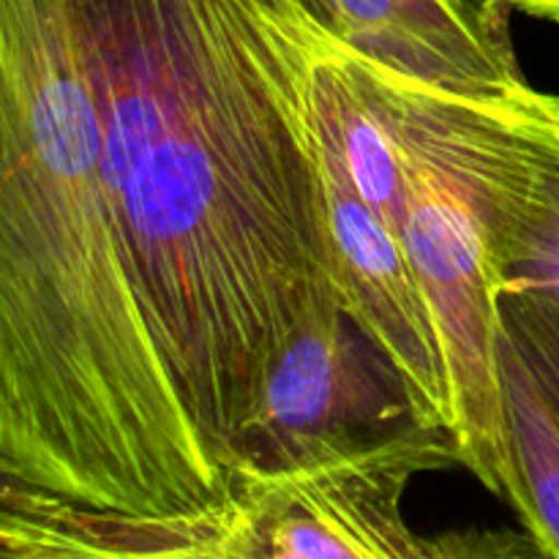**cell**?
<instances>
[{
    "mask_svg": "<svg viewBox=\"0 0 559 559\" xmlns=\"http://www.w3.org/2000/svg\"><path fill=\"white\" fill-rule=\"evenodd\" d=\"M126 257L186 409L224 473L331 287L311 71L333 0H74Z\"/></svg>",
    "mask_w": 559,
    "mask_h": 559,
    "instance_id": "1",
    "label": "cell"
},
{
    "mask_svg": "<svg viewBox=\"0 0 559 559\" xmlns=\"http://www.w3.org/2000/svg\"><path fill=\"white\" fill-rule=\"evenodd\" d=\"M0 484L136 516L235 491L129 267L74 0H0Z\"/></svg>",
    "mask_w": 559,
    "mask_h": 559,
    "instance_id": "2",
    "label": "cell"
},
{
    "mask_svg": "<svg viewBox=\"0 0 559 559\" xmlns=\"http://www.w3.org/2000/svg\"><path fill=\"white\" fill-rule=\"evenodd\" d=\"M364 60L402 164L399 238L445 353L459 467L506 500L500 293L519 224L559 156V96L527 80L453 91Z\"/></svg>",
    "mask_w": 559,
    "mask_h": 559,
    "instance_id": "3",
    "label": "cell"
},
{
    "mask_svg": "<svg viewBox=\"0 0 559 559\" xmlns=\"http://www.w3.org/2000/svg\"><path fill=\"white\" fill-rule=\"evenodd\" d=\"M459 464L451 431L409 426L282 473H240L227 500L238 559H551L524 530L420 535L404 516L415 475Z\"/></svg>",
    "mask_w": 559,
    "mask_h": 559,
    "instance_id": "4",
    "label": "cell"
},
{
    "mask_svg": "<svg viewBox=\"0 0 559 559\" xmlns=\"http://www.w3.org/2000/svg\"><path fill=\"white\" fill-rule=\"evenodd\" d=\"M418 426L396 366L344 311L336 287L309 306L233 445V473H282Z\"/></svg>",
    "mask_w": 559,
    "mask_h": 559,
    "instance_id": "5",
    "label": "cell"
},
{
    "mask_svg": "<svg viewBox=\"0 0 559 559\" xmlns=\"http://www.w3.org/2000/svg\"><path fill=\"white\" fill-rule=\"evenodd\" d=\"M311 104V102H309ZM331 282L355 325L407 385L415 420L453 435L451 377L437 322L402 238L358 194L336 140L311 115Z\"/></svg>",
    "mask_w": 559,
    "mask_h": 559,
    "instance_id": "6",
    "label": "cell"
},
{
    "mask_svg": "<svg viewBox=\"0 0 559 559\" xmlns=\"http://www.w3.org/2000/svg\"><path fill=\"white\" fill-rule=\"evenodd\" d=\"M333 3L344 41L388 69L453 91H495L524 80L508 0Z\"/></svg>",
    "mask_w": 559,
    "mask_h": 559,
    "instance_id": "7",
    "label": "cell"
},
{
    "mask_svg": "<svg viewBox=\"0 0 559 559\" xmlns=\"http://www.w3.org/2000/svg\"><path fill=\"white\" fill-rule=\"evenodd\" d=\"M227 500L136 516L0 484V559H238Z\"/></svg>",
    "mask_w": 559,
    "mask_h": 559,
    "instance_id": "8",
    "label": "cell"
},
{
    "mask_svg": "<svg viewBox=\"0 0 559 559\" xmlns=\"http://www.w3.org/2000/svg\"><path fill=\"white\" fill-rule=\"evenodd\" d=\"M500 371L513 456L506 500L546 555L559 559V418L506 333Z\"/></svg>",
    "mask_w": 559,
    "mask_h": 559,
    "instance_id": "9",
    "label": "cell"
},
{
    "mask_svg": "<svg viewBox=\"0 0 559 559\" xmlns=\"http://www.w3.org/2000/svg\"><path fill=\"white\" fill-rule=\"evenodd\" d=\"M500 322L559 418V311L527 295L502 293Z\"/></svg>",
    "mask_w": 559,
    "mask_h": 559,
    "instance_id": "10",
    "label": "cell"
},
{
    "mask_svg": "<svg viewBox=\"0 0 559 559\" xmlns=\"http://www.w3.org/2000/svg\"><path fill=\"white\" fill-rule=\"evenodd\" d=\"M513 5V11H524L530 16H538V20L559 22V0H508Z\"/></svg>",
    "mask_w": 559,
    "mask_h": 559,
    "instance_id": "11",
    "label": "cell"
}]
</instances>
